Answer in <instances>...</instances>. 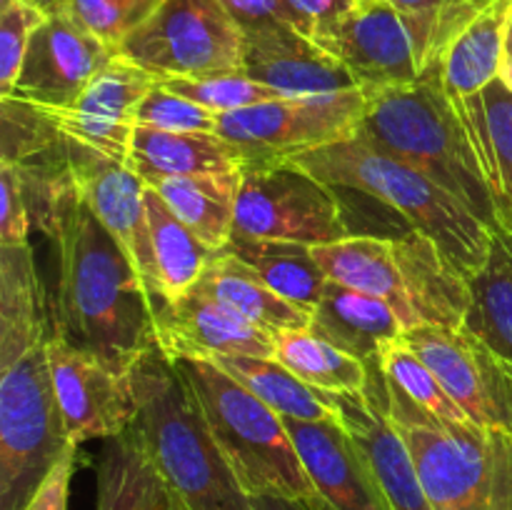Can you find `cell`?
<instances>
[{
	"label": "cell",
	"mask_w": 512,
	"mask_h": 510,
	"mask_svg": "<svg viewBox=\"0 0 512 510\" xmlns=\"http://www.w3.org/2000/svg\"><path fill=\"white\" fill-rule=\"evenodd\" d=\"M48 338L33 248L0 245V510H25L73 445L55 398Z\"/></svg>",
	"instance_id": "1"
},
{
	"label": "cell",
	"mask_w": 512,
	"mask_h": 510,
	"mask_svg": "<svg viewBox=\"0 0 512 510\" xmlns=\"http://www.w3.org/2000/svg\"><path fill=\"white\" fill-rule=\"evenodd\" d=\"M55 333L128 373L155 345L153 295L113 235L83 203L55 240Z\"/></svg>",
	"instance_id": "2"
},
{
	"label": "cell",
	"mask_w": 512,
	"mask_h": 510,
	"mask_svg": "<svg viewBox=\"0 0 512 510\" xmlns=\"http://www.w3.org/2000/svg\"><path fill=\"white\" fill-rule=\"evenodd\" d=\"M358 135L435 180L488 230H503L465 100L448 95L435 68L415 83L368 95Z\"/></svg>",
	"instance_id": "3"
},
{
	"label": "cell",
	"mask_w": 512,
	"mask_h": 510,
	"mask_svg": "<svg viewBox=\"0 0 512 510\" xmlns=\"http://www.w3.org/2000/svg\"><path fill=\"white\" fill-rule=\"evenodd\" d=\"M133 430L190 510H250L253 498L220 450L198 395L158 345L128 370Z\"/></svg>",
	"instance_id": "4"
},
{
	"label": "cell",
	"mask_w": 512,
	"mask_h": 510,
	"mask_svg": "<svg viewBox=\"0 0 512 510\" xmlns=\"http://www.w3.org/2000/svg\"><path fill=\"white\" fill-rule=\"evenodd\" d=\"M300 165L323 183L358 190L440 245L445 258L473 283L485 268L493 230L485 228L455 195L405 160L375 148L360 135L298 155Z\"/></svg>",
	"instance_id": "5"
},
{
	"label": "cell",
	"mask_w": 512,
	"mask_h": 510,
	"mask_svg": "<svg viewBox=\"0 0 512 510\" xmlns=\"http://www.w3.org/2000/svg\"><path fill=\"white\" fill-rule=\"evenodd\" d=\"M313 255L328 280L388 303L405 330L465 325L473 303L470 280L420 230L395 238L350 235L338 243L315 245Z\"/></svg>",
	"instance_id": "6"
},
{
	"label": "cell",
	"mask_w": 512,
	"mask_h": 510,
	"mask_svg": "<svg viewBox=\"0 0 512 510\" xmlns=\"http://www.w3.org/2000/svg\"><path fill=\"white\" fill-rule=\"evenodd\" d=\"M198 395L210 430L228 458L235 478L250 498H280L315 503L318 493L290 438L285 420L215 360H175Z\"/></svg>",
	"instance_id": "7"
},
{
	"label": "cell",
	"mask_w": 512,
	"mask_h": 510,
	"mask_svg": "<svg viewBox=\"0 0 512 510\" xmlns=\"http://www.w3.org/2000/svg\"><path fill=\"white\" fill-rule=\"evenodd\" d=\"M388 413L413 458L435 510H495L500 488V430L450 425L385 380Z\"/></svg>",
	"instance_id": "8"
},
{
	"label": "cell",
	"mask_w": 512,
	"mask_h": 510,
	"mask_svg": "<svg viewBox=\"0 0 512 510\" xmlns=\"http://www.w3.org/2000/svg\"><path fill=\"white\" fill-rule=\"evenodd\" d=\"M118 53L160 80L238 73L245 30L220 0H163Z\"/></svg>",
	"instance_id": "9"
},
{
	"label": "cell",
	"mask_w": 512,
	"mask_h": 510,
	"mask_svg": "<svg viewBox=\"0 0 512 510\" xmlns=\"http://www.w3.org/2000/svg\"><path fill=\"white\" fill-rule=\"evenodd\" d=\"M365 108L368 95L363 90L268 100L218 115V135L238 148L243 170L265 168L355 138Z\"/></svg>",
	"instance_id": "10"
},
{
	"label": "cell",
	"mask_w": 512,
	"mask_h": 510,
	"mask_svg": "<svg viewBox=\"0 0 512 510\" xmlns=\"http://www.w3.org/2000/svg\"><path fill=\"white\" fill-rule=\"evenodd\" d=\"M235 235L253 240L330 245L350 238L338 190L295 163L245 168Z\"/></svg>",
	"instance_id": "11"
},
{
	"label": "cell",
	"mask_w": 512,
	"mask_h": 510,
	"mask_svg": "<svg viewBox=\"0 0 512 510\" xmlns=\"http://www.w3.org/2000/svg\"><path fill=\"white\" fill-rule=\"evenodd\" d=\"M403 340L475 425L512 433V370L468 328L420 325Z\"/></svg>",
	"instance_id": "12"
},
{
	"label": "cell",
	"mask_w": 512,
	"mask_h": 510,
	"mask_svg": "<svg viewBox=\"0 0 512 510\" xmlns=\"http://www.w3.org/2000/svg\"><path fill=\"white\" fill-rule=\"evenodd\" d=\"M313 40L348 68L365 95L425 75L413 35L388 0H358L343 18L315 30Z\"/></svg>",
	"instance_id": "13"
},
{
	"label": "cell",
	"mask_w": 512,
	"mask_h": 510,
	"mask_svg": "<svg viewBox=\"0 0 512 510\" xmlns=\"http://www.w3.org/2000/svg\"><path fill=\"white\" fill-rule=\"evenodd\" d=\"M48 360L70 443L110 440L133 428L135 400L128 373H118L55 330L48 338Z\"/></svg>",
	"instance_id": "14"
},
{
	"label": "cell",
	"mask_w": 512,
	"mask_h": 510,
	"mask_svg": "<svg viewBox=\"0 0 512 510\" xmlns=\"http://www.w3.org/2000/svg\"><path fill=\"white\" fill-rule=\"evenodd\" d=\"M115 55L113 45L90 33L68 10H53L35 30L8 95L40 108H65Z\"/></svg>",
	"instance_id": "15"
},
{
	"label": "cell",
	"mask_w": 512,
	"mask_h": 510,
	"mask_svg": "<svg viewBox=\"0 0 512 510\" xmlns=\"http://www.w3.org/2000/svg\"><path fill=\"white\" fill-rule=\"evenodd\" d=\"M160 83L153 73L115 55L65 108H45L60 133L95 153L128 165L130 145L138 128V108Z\"/></svg>",
	"instance_id": "16"
},
{
	"label": "cell",
	"mask_w": 512,
	"mask_h": 510,
	"mask_svg": "<svg viewBox=\"0 0 512 510\" xmlns=\"http://www.w3.org/2000/svg\"><path fill=\"white\" fill-rule=\"evenodd\" d=\"M155 345L170 360H218L225 355L275 358V338L195 285L183 298H153Z\"/></svg>",
	"instance_id": "17"
},
{
	"label": "cell",
	"mask_w": 512,
	"mask_h": 510,
	"mask_svg": "<svg viewBox=\"0 0 512 510\" xmlns=\"http://www.w3.org/2000/svg\"><path fill=\"white\" fill-rule=\"evenodd\" d=\"M340 423L363 450L393 510H435L420 485L403 435L388 413V390L378 363H370V383L360 393H338Z\"/></svg>",
	"instance_id": "18"
},
{
	"label": "cell",
	"mask_w": 512,
	"mask_h": 510,
	"mask_svg": "<svg viewBox=\"0 0 512 510\" xmlns=\"http://www.w3.org/2000/svg\"><path fill=\"white\" fill-rule=\"evenodd\" d=\"M315 485L313 510H393L373 468L343 423L283 418Z\"/></svg>",
	"instance_id": "19"
},
{
	"label": "cell",
	"mask_w": 512,
	"mask_h": 510,
	"mask_svg": "<svg viewBox=\"0 0 512 510\" xmlns=\"http://www.w3.org/2000/svg\"><path fill=\"white\" fill-rule=\"evenodd\" d=\"M243 73L280 98H308L360 90L353 75L310 35L273 23L245 30Z\"/></svg>",
	"instance_id": "20"
},
{
	"label": "cell",
	"mask_w": 512,
	"mask_h": 510,
	"mask_svg": "<svg viewBox=\"0 0 512 510\" xmlns=\"http://www.w3.org/2000/svg\"><path fill=\"white\" fill-rule=\"evenodd\" d=\"M208 245L200 243L188 225L165 205V200L148 188L145 193V215L135 243V268L148 285L155 300L183 298L198 285L210 255Z\"/></svg>",
	"instance_id": "21"
},
{
	"label": "cell",
	"mask_w": 512,
	"mask_h": 510,
	"mask_svg": "<svg viewBox=\"0 0 512 510\" xmlns=\"http://www.w3.org/2000/svg\"><path fill=\"white\" fill-rule=\"evenodd\" d=\"M70 163L83 205L113 235L120 250L135 265V243L143 225L145 193H148L145 180L125 163L105 158L75 140H70Z\"/></svg>",
	"instance_id": "22"
},
{
	"label": "cell",
	"mask_w": 512,
	"mask_h": 510,
	"mask_svg": "<svg viewBox=\"0 0 512 510\" xmlns=\"http://www.w3.org/2000/svg\"><path fill=\"white\" fill-rule=\"evenodd\" d=\"M95 510H190L133 428L103 440L95 465Z\"/></svg>",
	"instance_id": "23"
},
{
	"label": "cell",
	"mask_w": 512,
	"mask_h": 510,
	"mask_svg": "<svg viewBox=\"0 0 512 510\" xmlns=\"http://www.w3.org/2000/svg\"><path fill=\"white\" fill-rule=\"evenodd\" d=\"M310 330L365 363H378L383 345L403 338L405 333L388 303L335 280L325 285Z\"/></svg>",
	"instance_id": "24"
},
{
	"label": "cell",
	"mask_w": 512,
	"mask_h": 510,
	"mask_svg": "<svg viewBox=\"0 0 512 510\" xmlns=\"http://www.w3.org/2000/svg\"><path fill=\"white\" fill-rule=\"evenodd\" d=\"M198 288L270 335H278L283 330H305L313 325V313L275 293L260 278L258 270L250 268L230 248L215 250L210 255Z\"/></svg>",
	"instance_id": "25"
},
{
	"label": "cell",
	"mask_w": 512,
	"mask_h": 510,
	"mask_svg": "<svg viewBox=\"0 0 512 510\" xmlns=\"http://www.w3.org/2000/svg\"><path fill=\"white\" fill-rule=\"evenodd\" d=\"M128 168L145 185L163 178H185L203 173H240L238 148L218 133H168L138 125L130 145Z\"/></svg>",
	"instance_id": "26"
},
{
	"label": "cell",
	"mask_w": 512,
	"mask_h": 510,
	"mask_svg": "<svg viewBox=\"0 0 512 510\" xmlns=\"http://www.w3.org/2000/svg\"><path fill=\"white\" fill-rule=\"evenodd\" d=\"M243 170L240 173H203L185 178H163L150 183L190 233L208 245L223 250L235 235V208Z\"/></svg>",
	"instance_id": "27"
},
{
	"label": "cell",
	"mask_w": 512,
	"mask_h": 510,
	"mask_svg": "<svg viewBox=\"0 0 512 510\" xmlns=\"http://www.w3.org/2000/svg\"><path fill=\"white\" fill-rule=\"evenodd\" d=\"M512 0H493L438 60L440 83L453 98H470L500 78Z\"/></svg>",
	"instance_id": "28"
},
{
	"label": "cell",
	"mask_w": 512,
	"mask_h": 510,
	"mask_svg": "<svg viewBox=\"0 0 512 510\" xmlns=\"http://www.w3.org/2000/svg\"><path fill=\"white\" fill-rule=\"evenodd\" d=\"M215 363L228 370L240 385L263 400L280 418L308 420V423H340L338 393L313 388L303 383L293 370L285 368L278 358H248V355H225Z\"/></svg>",
	"instance_id": "29"
},
{
	"label": "cell",
	"mask_w": 512,
	"mask_h": 510,
	"mask_svg": "<svg viewBox=\"0 0 512 510\" xmlns=\"http://www.w3.org/2000/svg\"><path fill=\"white\" fill-rule=\"evenodd\" d=\"M463 100L500 210V233L512 235V93L495 80Z\"/></svg>",
	"instance_id": "30"
},
{
	"label": "cell",
	"mask_w": 512,
	"mask_h": 510,
	"mask_svg": "<svg viewBox=\"0 0 512 510\" xmlns=\"http://www.w3.org/2000/svg\"><path fill=\"white\" fill-rule=\"evenodd\" d=\"M225 248L255 268L278 295L298 308L315 313L328 285V275L315 260L313 248L283 240H253L233 235Z\"/></svg>",
	"instance_id": "31"
},
{
	"label": "cell",
	"mask_w": 512,
	"mask_h": 510,
	"mask_svg": "<svg viewBox=\"0 0 512 510\" xmlns=\"http://www.w3.org/2000/svg\"><path fill=\"white\" fill-rule=\"evenodd\" d=\"M15 170H18L30 225L40 230L50 243H55L70 213L83 203L70 163V140L65 138L55 148L18 163Z\"/></svg>",
	"instance_id": "32"
},
{
	"label": "cell",
	"mask_w": 512,
	"mask_h": 510,
	"mask_svg": "<svg viewBox=\"0 0 512 510\" xmlns=\"http://www.w3.org/2000/svg\"><path fill=\"white\" fill-rule=\"evenodd\" d=\"M470 303L465 328L478 335L512 370V235L495 233L490 258L478 278L470 283Z\"/></svg>",
	"instance_id": "33"
},
{
	"label": "cell",
	"mask_w": 512,
	"mask_h": 510,
	"mask_svg": "<svg viewBox=\"0 0 512 510\" xmlns=\"http://www.w3.org/2000/svg\"><path fill=\"white\" fill-rule=\"evenodd\" d=\"M275 358L303 383L328 393H360L370 383V363L345 353L313 330H283L273 335Z\"/></svg>",
	"instance_id": "34"
},
{
	"label": "cell",
	"mask_w": 512,
	"mask_h": 510,
	"mask_svg": "<svg viewBox=\"0 0 512 510\" xmlns=\"http://www.w3.org/2000/svg\"><path fill=\"white\" fill-rule=\"evenodd\" d=\"M408 25L425 73L493 0H388Z\"/></svg>",
	"instance_id": "35"
},
{
	"label": "cell",
	"mask_w": 512,
	"mask_h": 510,
	"mask_svg": "<svg viewBox=\"0 0 512 510\" xmlns=\"http://www.w3.org/2000/svg\"><path fill=\"white\" fill-rule=\"evenodd\" d=\"M378 368L383 373V378L388 380L393 388H398L400 393L408 395L415 405H420L423 410H428L430 415L440 418L443 423L450 425H475L468 418L463 408L453 400V395L445 390V385L440 383L438 375L430 370V365L425 360H420L413 350L408 348L403 338L393 340V343L383 345L378 355Z\"/></svg>",
	"instance_id": "36"
},
{
	"label": "cell",
	"mask_w": 512,
	"mask_h": 510,
	"mask_svg": "<svg viewBox=\"0 0 512 510\" xmlns=\"http://www.w3.org/2000/svg\"><path fill=\"white\" fill-rule=\"evenodd\" d=\"M0 123H3L0 163H25L65 140L45 108L10 95H0Z\"/></svg>",
	"instance_id": "37"
},
{
	"label": "cell",
	"mask_w": 512,
	"mask_h": 510,
	"mask_svg": "<svg viewBox=\"0 0 512 510\" xmlns=\"http://www.w3.org/2000/svg\"><path fill=\"white\" fill-rule=\"evenodd\" d=\"M160 85L168 88L170 93L183 95V98L193 100V103L203 105V108L213 110L218 115L253 108V105L268 103V100H280L275 90L248 78L243 70L205 75V78H168L160 80Z\"/></svg>",
	"instance_id": "38"
},
{
	"label": "cell",
	"mask_w": 512,
	"mask_h": 510,
	"mask_svg": "<svg viewBox=\"0 0 512 510\" xmlns=\"http://www.w3.org/2000/svg\"><path fill=\"white\" fill-rule=\"evenodd\" d=\"M160 3L163 0H65L63 10L118 50Z\"/></svg>",
	"instance_id": "39"
},
{
	"label": "cell",
	"mask_w": 512,
	"mask_h": 510,
	"mask_svg": "<svg viewBox=\"0 0 512 510\" xmlns=\"http://www.w3.org/2000/svg\"><path fill=\"white\" fill-rule=\"evenodd\" d=\"M48 13L30 0H0V95L18 80L28 45Z\"/></svg>",
	"instance_id": "40"
},
{
	"label": "cell",
	"mask_w": 512,
	"mask_h": 510,
	"mask_svg": "<svg viewBox=\"0 0 512 510\" xmlns=\"http://www.w3.org/2000/svg\"><path fill=\"white\" fill-rule=\"evenodd\" d=\"M138 125L168 133H218V113L155 85L138 108Z\"/></svg>",
	"instance_id": "41"
},
{
	"label": "cell",
	"mask_w": 512,
	"mask_h": 510,
	"mask_svg": "<svg viewBox=\"0 0 512 510\" xmlns=\"http://www.w3.org/2000/svg\"><path fill=\"white\" fill-rule=\"evenodd\" d=\"M30 215L15 165L0 163V245H25L30 235Z\"/></svg>",
	"instance_id": "42"
},
{
	"label": "cell",
	"mask_w": 512,
	"mask_h": 510,
	"mask_svg": "<svg viewBox=\"0 0 512 510\" xmlns=\"http://www.w3.org/2000/svg\"><path fill=\"white\" fill-rule=\"evenodd\" d=\"M220 3L225 5V10H228L235 20H238V25L243 30L283 23L300 30V33L310 35L308 23L295 13V8L288 0H220Z\"/></svg>",
	"instance_id": "43"
},
{
	"label": "cell",
	"mask_w": 512,
	"mask_h": 510,
	"mask_svg": "<svg viewBox=\"0 0 512 510\" xmlns=\"http://www.w3.org/2000/svg\"><path fill=\"white\" fill-rule=\"evenodd\" d=\"M78 453L80 445H68V450L60 455L58 463L50 468L30 503L25 505V510H68L70 483H73V475L78 470Z\"/></svg>",
	"instance_id": "44"
},
{
	"label": "cell",
	"mask_w": 512,
	"mask_h": 510,
	"mask_svg": "<svg viewBox=\"0 0 512 510\" xmlns=\"http://www.w3.org/2000/svg\"><path fill=\"white\" fill-rule=\"evenodd\" d=\"M288 3L293 5L295 13L308 23L310 38H313L315 30L325 28V25L343 18L358 0H288Z\"/></svg>",
	"instance_id": "45"
},
{
	"label": "cell",
	"mask_w": 512,
	"mask_h": 510,
	"mask_svg": "<svg viewBox=\"0 0 512 510\" xmlns=\"http://www.w3.org/2000/svg\"><path fill=\"white\" fill-rule=\"evenodd\" d=\"M495 510H512V433L500 430V488Z\"/></svg>",
	"instance_id": "46"
},
{
	"label": "cell",
	"mask_w": 512,
	"mask_h": 510,
	"mask_svg": "<svg viewBox=\"0 0 512 510\" xmlns=\"http://www.w3.org/2000/svg\"><path fill=\"white\" fill-rule=\"evenodd\" d=\"M250 510H313V508H310L308 503L280 498V495H255Z\"/></svg>",
	"instance_id": "47"
},
{
	"label": "cell",
	"mask_w": 512,
	"mask_h": 510,
	"mask_svg": "<svg viewBox=\"0 0 512 510\" xmlns=\"http://www.w3.org/2000/svg\"><path fill=\"white\" fill-rule=\"evenodd\" d=\"M498 80L512 93V60H505L503 68H500V78Z\"/></svg>",
	"instance_id": "48"
},
{
	"label": "cell",
	"mask_w": 512,
	"mask_h": 510,
	"mask_svg": "<svg viewBox=\"0 0 512 510\" xmlns=\"http://www.w3.org/2000/svg\"><path fill=\"white\" fill-rule=\"evenodd\" d=\"M505 60H512V5L508 13V30H505Z\"/></svg>",
	"instance_id": "49"
},
{
	"label": "cell",
	"mask_w": 512,
	"mask_h": 510,
	"mask_svg": "<svg viewBox=\"0 0 512 510\" xmlns=\"http://www.w3.org/2000/svg\"><path fill=\"white\" fill-rule=\"evenodd\" d=\"M30 3L40 5V8H43L45 13H53V10H60V8H63L65 0H30Z\"/></svg>",
	"instance_id": "50"
}]
</instances>
